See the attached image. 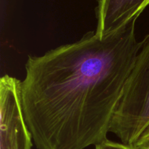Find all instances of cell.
Returning <instances> with one entry per match:
<instances>
[{
    "label": "cell",
    "instance_id": "obj_1",
    "mask_svg": "<svg viewBox=\"0 0 149 149\" xmlns=\"http://www.w3.org/2000/svg\"><path fill=\"white\" fill-rule=\"evenodd\" d=\"M135 22L100 39L29 56L21 81L25 120L37 149H85L107 139L141 48Z\"/></svg>",
    "mask_w": 149,
    "mask_h": 149
},
{
    "label": "cell",
    "instance_id": "obj_2",
    "mask_svg": "<svg viewBox=\"0 0 149 149\" xmlns=\"http://www.w3.org/2000/svg\"><path fill=\"white\" fill-rule=\"evenodd\" d=\"M141 43L110 127L122 143L130 146L149 125V33Z\"/></svg>",
    "mask_w": 149,
    "mask_h": 149
},
{
    "label": "cell",
    "instance_id": "obj_3",
    "mask_svg": "<svg viewBox=\"0 0 149 149\" xmlns=\"http://www.w3.org/2000/svg\"><path fill=\"white\" fill-rule=\"evenodd\" d=\"M0 149H31L32 135L25 120L21 81L4 75L0 79Z\"/></svg>",
    "mask_w": 149,
    "mask_h": 149
},
{
    "label": "cell",
    "instance_id": "obj_4",
    "mask_svg": "<svg viewBox=\"0 0 149 149\" xmlns=\"http://www.w3.org/2000/svg\"><path fill=\"white\" fill-rule=\"evenodd\" d=\"M149 5V0H98L95 33L104 39L125 29Z\"/></svg>",
    "mask_w": 149,
    "mask_h": 149
},
{
    "label": "cell",
    "instance_id": "obj_5",
    "mask_svg": "<svg viewBox=\"0 0 149 149\" xmlns=\"http://www.w3.org/2000/svg\"><path fill=\"white\" fill-rule=\"evenodd\" d=\"M95 149H137L133 146L127 145L106 139L101 143L95 146Z\"/></svg>",
    "mask_w": 149,
    "mask_h": 149
},
{
    "label": "cell",
    "instance_id": "obj_6",
    "mask_svg": "<svg viewBox=\"0 0 149 149\" xmlns=\"http://www.w3.org/2000/svg\"><path fill=\"white\" fill-rule=\"evenodd\" d=\"M137 149H149V125L133 145Z\"/></svg>",
    "mask_w": 149,
    "mask_h": 149
}]
</instances>
